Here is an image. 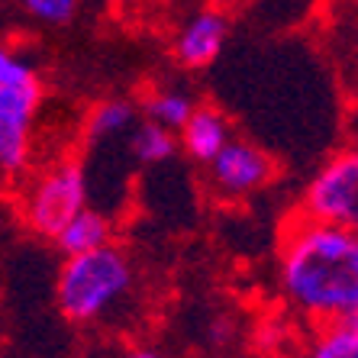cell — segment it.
<instances>
[{
	"label": "cell",
	"instance_id": "obj_1",
	"mask_svg": "<svg viewBox=\"0 0 358 358\" xmlns=\"http://www.w3.org/2000/svg\"><path fill=\"white\" fill-rule=\"evenodd\" d=\"M278 287L310 323L339 320L358 303V233L294 213L278 245Z\"/></svg>",
	"mask_w": 358,
	"mask_h": 358
},
{
	"label": "cell",
	"instance_id": "obj_2",
	"mask_svg": "<svg viewBox=\"0 0 358 358\" xmlns=\"http://www.w3.org/2000/svg\"><path fill=\"white\" fill-rule=\"evenodd\" d=\"M133 284V262L120 245L110 242L103 249L84 252V255H65L55 278V303L68 323L94 326L117 303H123Z\"/></svg>",
	"mask_w": 358,
	"mask_h": 358
},
{
	"label": "cell",
	"instance_id": "obj_3",
	"mask_svg": "<svg viewBox=\"0 0 358 358\" xmlns=\"http://www.w3.org/2000/svg\"><path fill=\"white\" fill-rule=\"evenodd\" d=\"M45 84L36 59L23 49L3 45L0 52V171L20 181L33 162V133Z\"/></svg>",
	"mask_w": 358,
	"mask_h": 358
},
{
	"label": "cell",
	"instance_id": "obj_4",
	"mask_svg": "<svg viewBox=\"0 0 358 358\" xmlns=\"http://www.w3.org/2000/svg\"><path fill=\"white\" fill-rule=\"evenodd\" d=\"M84 207H87V175L75 159L49 162L20 184L17 217L39 239L55 242Z\"/></svg>",
	"mask_w": 358,
	"mask_h": 358
},
{
	"label": "cell",
	"instance_id": "obj_5",
	"mask_svg": "<svg viewBox=\"0 0 358 358\" xmlns=\"http://www.w3.org/2000/svg\"><path fill=\"white\" fill-rule=\"evenodd\" d=\"M297 213L358 233V142L333 152L317 168L303 187Z\"/></svg>",
	"mask_w": 358,
	"mask_h": 358
},
{
	"label": "cell",
	"instance_id": "obj_6",
	"mask_svg": "<svg viewBox=\"0 0 358 358\" xmlns=\"http://www.w3.org/2000/svg\"><path fill=\"white\" fill-rule=\"evenodd\" d=\"M207 171H210V184H213V191L220 197L242 200L252 197L262 187H268L278 165L262 145H255L249 139H233L217 159L210 162Z\"/></svg>",
	"mask_w": 358,
	"mask_h": 358
},
{
	"label": "cell",
	"instance_id": "obj_7",
	"mask_svg": "<svg viewBox=\"0 0 358 358\" xmlns=\"http://www.w3.org/2000/svg\"><path fill=\"white\" fill-rule=\"evenodd\" d=\"M226 36H229V20H226L223 10H217V7L197 10L178 29L175 42H171V55H175V62L181 68L200 71V68L213 65L220 59V52L226 45Z\"/></svg>",
	"mask_w": 358,
	"mask_h": 358
},
{
	"label": "cell",
	"instance_id": "obj_8",
	"mask_svg": "<svg viewBox=\"0 0 358 358\" xmlns=\"http://www.w3.org/2000/svg\"><path fill=\"white\" fill-rule=\"evenodd\" d=\"M178 136H181V149L187 152V159H194L197 165H210L236 139L223 110L210 107V103H200Z\"/></svg>",
	"mask_w": 358,
	"mask_h": 358
},
{
	"label": "cell",
	"instance_id": "obj_9",
	"mask_svg": "<svg viewBox=\"0 0 358 358\" xmlns=\"http://www.w3.org/2000/svg\"><path fill=\"white\" fill-rule=\"evenodd\" d=\"M139 126V103L126 97H110V100H100L94 103L87 120H84V139L91 142H107V139H117L123 133H133Z\"/></svg>",
	"mask_w": 358,
	"mask_h": 358
},
{
	"label": "cell",
	"instance_id": "obj_10",
	"mask_svg": "<svg viewBox=\"0 0 358 358\" xmlns=\"http://www.w3.org/2000/svg\"><path fill=\"white\" fill-rule=\"evenodd\" d=\"M110 242H113V223H110V217L103 210L84 207L59 233L55 245H59L62 255H84V252L103 249Z\"/></svg>",
	"mask_w": 358,
	"mask_h": 358
},
{
	"label": "cell",
	"instance_id": "obj_11",
	"mask_svg": "<svg viewBox=\"0 0 358 358\" xmlns=\"http://www.w3.org/2000/svg\"><path fill=\"white\" fill-rule=\"evenodd\" d=\"M197 107H200L197 100L187 91H181V87H152V91H145L139 100L142 117L152 120V123L168 126V129H175V133H181L184 123L194 117Z\"/></svg>",
	"mask_w": 358,
	"mask_h": 358
},
{
	"label": "cell",
	"instance_id": "obj_12",
	"mask_svg": "<svg viewBox=\"0 0 358 358\" xmlns=\"http://www.w3.org/2000/svg\"><path fill=\"white\" fill-rule=\"evenodd\" d=\"M129 149H133V159H139L142 165H165L181 149V136L162 123L142 120L129 136Z\"/></svg>",
	"mask_w": 358,
	"mask_h": 358
},
{
	"label": "cell",
	"instance_id": "obj_13",
	"mask_svg": "<svg viewBox=\"0 0 358 358\" xmlns=\"http://www.w3.org/2000/svg\"><path fill=\"white\" fill-rule=\"evenodd\" d=\"M333 49L345 65L352 68V75L358 81V0H339L333 10Z\"/></svg>",
	"mask_w": 358,
	"mask_h": 358
},
{
	"label": "cell",
	"instance_id": "obj_14",
	"mask_svg": "<svg viewBox=\"0 0 358 358\" xmlns=\"http://www.w3.org/2000/svg\"><path fill=\"white\" fill-rule=\"evenodd\" d=\"M303 358H358V333L336 323L317 326V336L310 339Z\"/></svg>",
	"mask_w": 358,
	"mask_h": 358
},
{
	"label": "cell",
	"instance_id": "obj_15",
	"mask_svg": "<svg viewBox=\"0 0 358 358\" xmlns=\"http://www.w3.org/2000/svg\"><path fill=\"white\" fill-rule=\"evenodd\" d=\"M26 17H33L42 26H68L78 17L81 0H17Z\"/></svg>",
	"mask_w": 358,
	"mask_h": 358
},
{
	"label": "cell",
	"instance_id": "obj_16",
	"mask_svg": "<svg viewBox=\"0 0 358 358\" xmlns=\"http://www.w3.org/2000/svg\"><path fill=\"white\" fill-rule=\"evenodd\" d=\"M210 339H213V345H229V342L236 339L233 320H226V317L213 320V326H210Z\"/></svg>",
	"mask_w": 358,
	"mask_h": 358
},
{
	"label": "cell",
	"instance_id": "obj_17",
	"mask_svg": "<svg viewBox=\"0 0 358 358\" xmlns=\"http://www.w3.org/2000/svg\"><path fill=\"white\" fill-rule=\"evenodd\" d=\"M113 358H165L159 349H152V345H129V349L117 352Z\"/></svg>",
	"mask_w": 358,
	"mask_h": 358
},
{
	"label": "cell",
	"instance_id": "obj_18",
	"mask_svg": "<svg viewBox=\"0 0 358 358\" xmlns=\"http://www.w3.org/2000/svg\"><path fill=\"white\" fill-rule=\"evenodd\" d=\"M336 326H342V329H352V333H358V303L352 310H345L339 320H333Z\"/></svg>",
	"mask_w": 358,
	"mask_h": 358
},
{
	"label": "cell",
	"instance_id": "obj_19",
	"mask_svg": "<svg viewBox=\"0 0 358 358\" xmlns=\"http://www.w3.org/2000/svg\"><path fill=\"white\" fill-rule=\"evenodd\" d=\"M236 3H242V0H236Z\"/></svg>",
	"mask_w": 358,
	"mask_h": 358
}]
</instances>
